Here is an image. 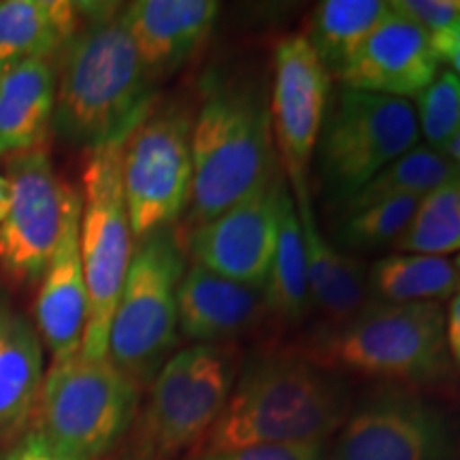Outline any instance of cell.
Segmentation results:
<instances>
[{
    "label": "cell",
    "mask_w": 460,
    "mask_h": 460,
    "mask_svg": "<svg viewBox=\"0 0 460 460\" xmlns=\"http://www.w3.org/2000/svg\"><path fill=\"white\" fill-rule=\"evenodd\" d=\"M154 105V84L118 4H82V26L58 54L51 128L94 152L124 141Z\"/></svg>",
    "instance_id": "cell-1"
},
{
    "label": "cell",
    "mask_w": 460,
    "mask_h": 460,
    "mask_svg": "<svg viewBox=\"0 0 460 460\" xmlns=\"http://www.w3.org/2000/svg\"><path fill=\"white\" fill-rule=\"evenodd\" d=\"M348 413V388L335 373L296 352L256 356L241 367L222 413L190 450V458L245 447L324 444Z\"/></svg>",
    "instance_id": "cell-2"
},
{
    "label": "cell",
    "mask_w": 460,
    "mask_h": 460,
    "mask_svg": "<svg viewBox=\"0 0 460 460\" xmlns=\"http://www.w3.org/2000/svg\"><path fill=\"white\" fill-rule=\"evenodd\" d=\"M278 171L262 79L226 73L205 79L192 128V188L177 237L224 214Z\"/></svg>",
    "instance_id": "cell-3"
},
{
    "label": "cell",
    "mask_w": 460,
    "mask_h": 460,
    "mask_svg": "<svg viewBox=\"0 0 460 460\" xmlns=\"http://www.w3.org/2000/svg\"><path fill=\"white\" fill-rule=\"evenodd\" d=\"M296 354L335 376L349 373L390 384L435 382L452 362L441 303H367L343 324L314 329Z\"/></svg>",
    "instance_id": "cell-4"
},
{
    "label": "cell",
    "mask_w": 460,
    "mask_h": 460,
    "mask_svg": "<svg viewBox=\"0 0 460 460\" xmlns=\"http://www.w3.org/2000/svg\"><path fill=\"white\" fill-rule=\"evenodd\" d=\"M186 252L177 230L139 241L109 329V358L137 386L154 382L177 345V292Z\"/></svg>",
    "instance_id": "cell-5"
},
{
    "label": "cell",
    "mask_w": 460,
    "mask_h": 460,
    "mask_svg": "<svg viewBox=\"0 0 460 460\" xmlns=\"http://www.w3.org/2000/svg\"><path fill=\"white\" fill-rule=\"evenodd\" d=\"M139 386L111 358L54 360L37 401V429L68 460H101L137 411Z\"/></svg>",
    "instance_id": "cell-6"
},
{
    "label": "cell",
    "mask_w": 460,
    "mask_h": 460,
    "mask_svg": "<svg viewBox=\"0 0 460 460\" xmlns=\"http://www.w3.org/2000/svg\"><path fill=\"white\" fill-rule=\"evenodd\" d=\"M418 139L410 99L341 85L314 152L322 197L343 205L379 171L416 147Z\"/></svg>",
    "instance_id": "cell-7"
},
{
    "label": "cell",
    "mask_w": 460,
    "mask_h": 460,
    "mask_svg": "<svg viewBox=\"0 0 460 460\" xmlns=\"http://www.w3.org/2000/svg\"><path fill=\"white\" fill-rule=\"evenodd\" d=\"M124 141L90 152L82 177L79 252L88 288L85 358L109 356V329L135 252L122 186Z\"/></svg>",
    "instance_id": "cell-8"
},
{
    "label": "cell",
    "mask_w": 460,
    "mask_h": 460,
    "mask_svg": "<svg viewBox=\"0 0 460 460\" xmlns=\"http://www.w3.org/2000/svg\"><path fill=\"white\" fill-rule=\"evenodd\" d=\"M239 373L234 343H194L172 354L152 382L135 437V460H169L214 427Z\"/></svg>",
    "instance_id": "cell-9"
},
{
    "label": "cell",
    "mask_w": 460,
    "mask_h": 460,
    "mask_svg": "<svg viewBox=\"0 0 460 460\" xmlns=\"http://www.w3.org/2000/svg\"><path fill=\"white\" fill-rule=\"evenodd\" d=\"M194 115L186 102L169 101L147 109L126 137L122 186L132 239L172 228L188 209L192 188Z\"/></svg>",
    "instance_id": "cell-10"
},
{
    "label": "cell",
    "mask_w": 460,
    "mask_h": 460,
    "mask_svg": "<svg viewBox=\"0 0 460 460\" xmlns=\"http://www.w3.org/2000/svg\"><path fill=\"white\" fill-rule=\"evenodd\" d=\"M331 75L303 34H288L273 54L269 113L275 154L292 200L312 199L309 164L314 160L329 105Z\"/></svg>",
    "instance_id": "cell-11"
},
{
    "label": "cell",
    "mask_w": 460,
    "mask_h": 460,
    "mask_svg": "<svg viewBox=\"0 0 460 460\" xmlns=\"http://www.w3.org/2000/svg\"><path fill=\"white\" fill-rule=\"evenodd\" d=\"M450 444L446 418L430 402L386 386L348 413L324 460H446Z\"/></svg>",
    "instance_id": "cell-12"
},
{
    "label": "cell",
    "mask_w": 460,
    "mask_h": 460,
    "mask_svg": "<svg viewBox=\"0 0 460 460\" xmlns=\"http://www.w3.org/2000/svg\"><path fill=\"white\" fill-rule=\"evenodd\" d=\"M13 186L7 220L0 224V264L17 284L41 281L65 217L66 183L58 180L45 147L7 156Z\"/></svg>",
    "instance_id": "cell-13"
},
{
    "label": "cell",
    "mask_w": 460,
    "mask_h": 460,
    "mask_svg": "<svg viewBox=\"0 0 460 460\" xmlns=\"http://www.w3.org/2000/svg\"><path fill=\"white\" fill-rule=\"evenodd\" d=\"M288 181L281 169L264 186L211 222L180 239L194 264L222 278L264 288L271 271L281 197Z\"/></svg>",
    "instance_id": "cell-14"
},
{
    "label": "cell",
    "mask_w": 460,
    "mask_h": 460,
    "mask_svg": "<svg viewBox=\"0 0 460 460\" xmlns=\"http://www.w3.org/2000/svg\"><path fill=\"white\" fill-rule=\"evenodd\" d=\"M439 71L441 60L433 37L390 9L376 31L345 60L337 77L345 88L407 99L418 96Z\"/></svg>",
    "instance_id": "cell-15"
},
{
    "label": "cell",
    "mask_w": 460,
    "mask_h": 460,
    "mask_svg": "<svg viewBox=\"0 0 460 460\" xmlns=\"http://www.w3.org/2000/svg\"><path fill=\"white\" fill-rule=\"evenodd\" d=\"M82 192L66 186L65 217L54 256L41 278L37 298V324L54 360L82 352L88 326V288L79 252Z\"/></svg>",
    "instance_id": "cell-16"
},
{
    "label": "cell",
    "mask_w": 460,
    "mask_h": 460,
    "mask_svg": "<svg viewBox=\"0 0 460 460\" xmlns=\"http://www.w3.org/2000/svg\"><path fill=\"white\" fill-rule=\"evenodd\" d=\"M217 13L216 0H137L126 4V26L152 84L180 71L203 48Z\"/></svg>",
    "instance_id": "cell-17"
},
{
    "label": "cell",
    "mask_w": 460,
    "mask_h": 460,
    "mask_svg": "<svg viewBox=\"0 0 460 460\" xmlns=\"http://www.w3.org/2000/svg\"><path fill=\"white\" fill-rule=\"evenodd\" d=\"M269 318L264 288L190 264L177 292V326L194 343H233Z\"/></svg>",
    "instance_id": "cell-18"
},
{
    "label": "cell",
    "mask_w": 460,
    "mask_h": 460,
    "mask_svg": "<svg viewBox=\"0 0 460 460\" xmlns=\"http://www.w3.org/2000/svg\"><path fill=\"white\" fill-rule=\"evenodd\" d=\"M307 261L309 307L320 314V326H339L367 305V271L358 258L339 252L322 234L312 199L295 200Z\"/></svg>",
    "instance_id": "cell-19"
},
{
    "label": "cell",
    "mask_w": 460,
    "mask_h": 460,
    "mask_svg": "<svg viewBox=\"0 0 460 460\" xmlns=\"http://www.w3.org/2000/svg\"><path fill=\"white\" fill-rule=\"evenodd\" d=\"M56 107V62H17L0 68V158L43 147Z\"/></svg>",
    "instance_id": "cell-20"
},
{
    "label": "cell",
    "mask_w": 460,
    "mask_h": 460,
    "mask_svg": "<svg viewBox=\"0 0 460 460\" xmlns=\"http://www.w3.org/2000/svg\"><path fill=\"white\" fill-rule=\"evenodd\" d=\"M82 26V4L66 0L0 3V68L17 62L54 60Z\"/></svg>",
    "instance_id": "cell-21"
},
{
    "label": "cell",
    "mask_w": 460,
    "mask_h": 460,
    "mask_svg": "<svg viewBox=\"0 0 460 460\" xmlns=\"http://www.w3.org/2000/svg\"><path fill=\"white\" fill-rule=\"evenodd\" d=\"M458 288L456 262L444 256L393 254L377 261L367 273V303H439L456 295Z\"/></svg>",
    "instance_id": "cell-22"
},
{
    "label": "cell",
    "mask_w": 460,
    "mask_h": 460,
    "mask_svg": "<svg viewBox=\"0 0 460 460\" xmlns=\"http://www.w3.org/2000/svg\"><path fill=\"white\" fill-rule=\"evenodd\" d=\"M43 382V349L22 315L0 309V429L15 424L37 401Z\"/></svg>",
    "instance_id": "cell-23"
},
{
    "label": "cell",
    "mask_w": 460,
    "mask_h": 460,
    "mask_svg": "<svg viewBox=\"0 0 460 460\" xmlns=\"http://www.w3.org/2000/svg\"><path fill=\"white\" fill-rule=\"evenodd\" d=\"M264 296H267L269 315L286 324H296L312 309L309 307L303 230L290 188L281 197L278 241H275L271 271L264 284Z\"/></svg>",
    "instance_id": "cell-24"
},
{
    "label": "cell",
    "mask_w": 460,
    "mask_h": 460,
    "mask_svg": "<svg viewBox=\"0 0 460 460\" xmlns=\"http://www.w3.org/2000/svg\"><path fill=\"white\" fill-rule=\"evenodd\" d=\"M388 13L390 4L384 0H324L314 11L309 31L303 37L329 75H337Z\"/></svg>",
    "instance_id": "cell-25"
},
{
    "label": "cell",
    "mask_w": 460,
    "mask_h": 460,
    "mask_svg": "<svg viewBox=\"0 0 460 460\" xmlns=\"http://www.w3.org/2000/svg\"><path fill=\"white\" fill-rule=\"evenodd\" d=\"M458 177L460 169H456L444 154L430 146H416L396 158L394 163H390L386 169L379 171L352 199L339 205V209L401 197L424 199L433 190L441 188L447 181L458 180Z\"/></svg>",
    "instance_id": "cell-26"
},
{
    "label": "cell",
    "mask_w": 460,
    "mask_h": 460,
    "mask_svg": "<svg viewBox=\"0 0 460 460\" xmlns=\"http://www.w3.org/2000/svg\"><path fill=\"white\" fill-rule=\"evenodd\" d=\"M394 247L402 254L424 256L460 252V177L420 199L410 226Z\"/></svg>",
    "instance_id": "cell-27"
},
{
    "label": "cell",
    "mask_w": 460,
    "mask_h": 460,
    "mask_svg": "<svg viewBox=\"0 0 460 460\" xmlns=\"http://www.w3.org/2000/svg\"><path fill=\"white\" fill-rule=\"evenodd\" d=\"M420 199L401 197L360 207H341L335 224V239L354 252L394 245L410 226Z\"/></svg>",
    "instance_id": "cell-28"
},
{
    "label": "cell",
    "mask_w": 460,
    "mask_h": 460,
    "mask_svg": "<svg viewBox=\"0 0 460 460\" xmlns=\"http://www.w3.org/2000/svg\"><path fill=\"white\" fill-rule=\"evenodd\" d=\"M418 128L437 152L460 128V79L450 68L439 75L416 96Z\"/></svg>",
    "instance_id": "cell-29"
},
{
    "label": "cell",
    "mask_w": 460,
    "mask_h": 460,
    "mask_svg": "<svg viewBox=\"0 0 460 460\" xmlns=\"http://www.w3.org/2000/svg\"><path fill=\"white\" fill-rule=\"evenodd\" d=\"M390 9L429 34H437L460 24V0H393Z\"/></svg>",
    "instance_id": "cell-30"
},
{
    "label": "cell",
    "mask_w": 460,
    "mask_h": 460,
    "mask_svg": "<svg viewBox=\"0 0 460 460\" xmlns=\"http://www.w3.org/2000/svg\"><path fill=\"white\" fill-rule=\"evenodd\" d=\"M324 444H298L245 447V450L192 456L190 460H324Z\"/></svg>",
    "instance_id": "cell-31"
},
{
    "label": "cell",
    "mask_w": 460,
    "mask_h": 460,
    "mask_svg": "<svg viewBox=\"0 0 460 460\" xmlns=\"http://www.w3.org/2000/svg\"><path fill=\"white\" fill-rule=\"evenodd\" d=\"M9 460H68L65 454H60L49 444L39 430L28 433L24 439L13 447L9 454Z\"/></svg>",
    "instance_id": "cell-32"
},
{
    "label": "cell",
    "mask_w": 460,
    "mask_h": 460,
    "mask_svg": "<svg viewBox=\"0 0 460 460\" xmlns=\"http://www.w3.org/2000/svg\"><path fill=\"white\" fill-rule=\"evenodd\" d=\"M430 37H433V45L439 60L447 62L450 71L460 79V24L447 28V31L430 34Z\"/></svg>",
    "instance_id": "cell-33"
},
{
    "label": "cell",
    "mask_w": 460,
    "mask_h": 460,
    "mask_svg": "<svg viewBox=\"0 0 460 460\" xmlns=\"http://www.w3.org/2000/svg\"><path fill=\"white\" fill-rule=\"evenodd\" d=\"M446 343L450 360L460 369V288L452 296L450 307L446 315Z\"/></svg>",
    "instance_id": "cell-34"
},
{
    "label": "cell",
    "mask_w": 460,
    "mask_h": 460,
    "mask_svg": "<svg viewBox=\"0 0 460 460\" xmlns=\"http://www.w3.org/2000/svg\"><path fill=\"white\" fill-rule=\"evenodd\" d=\"M11 203H13V186L7 175H0V224L7 220Z\"/></svg>",
    "instance_id": "cell-35"
},
{
    "label": "cell",
    "mask_w": 460,
    "mask_h": 460,
    "mask_svg": "<svg viewBox=\"0 0 460 460\" xmlns=\"http://www.w3.org/2000/svg\"><path fill=\"white\" fill-rule=\"evenodd\" d=\"M441 154H444V156L450 160L456 169H460V128L456 130V135L446 143L444 149H441Z\"/></svg>",
    "instance_id": "cell-36"
},
{
    "label": "cell",
    "mask_w": 460,
    "mask_h": 460,
    "mask_svg": "<svg viewBox=\"0 0 460 460\" xmlns=\"http://www.w3.org/2000/svg\"><path fill=\"white\" fill-rule=\"evenodd\" d=\"M456 267H458V271H460V256H458V261H456Z\"/></svg>",
    "instance_id": "cell-37"
}]
</instances>
